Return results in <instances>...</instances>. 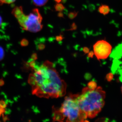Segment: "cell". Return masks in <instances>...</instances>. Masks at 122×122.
<instances>
[{
    "label": "cell",
    "mask_w": 122,
    "mask_h": 122,
    "mask_svg": "<svg viewBox=\"0 0 122 122\" xmlns=\"http://www.w3.org/2000/svg\"><path fill=\"white\" fill-rule=\"evenodd\" d=\"M121 90H122V87H121Z\"/></svg>",
    "instance_id": "obj_31"
},
{
    "label": "cell",
    "mask_w": 122,
    "mask_h": 122,
    "mask_svg": "<svg viewBox=\"0 0 122 122\" xmlns=\"http://www.w3.org/2000/svg\"><path fill=\"white\" fill-rule=\"evenodd\" d=\"M91 77L92 76L90 74L87 73L85 75V78L86 80H90Z\"/></svg>",
    "instance_id": "obj_22"
},
{
    "label": "cell",
    "mask_w": 122,
    "mask_h": 122,
    "mask_svg": "<svg viewBox=\"0 0 122 122\" xmlns=\"http://www.w3.org/2000/svg\"><path fill=\"white\" fill-rule=\"evenodd\" d=\"M94 52L93 51H91L90 52H89L88 53V55H87V57L89 58H92L93 57L94 55Z\"/></svg>",
    "instance_id": "obj_23"
},
{
    "label": "cell",
    "mask_w": 122,
    "mask_h": 122,
    "mask_svg": "<svg viewBox=\"0 0 122 122\" xmlns=\"http://www.w3.org/2000/svg\"><path fill=\"white\" fill-rule=\"evenodd\" d=\"M55 9L56 11L62 12L63 10L65 9V7L63 6L61 4H57L54 5Z\"/></svg>",
    "instance_id": "obj_11"
},
{
    "label": "cell",
    "mask_w": 122,
    "mask_h": 122,
    "mask_svg": "<svg viewBox=\"0 0 122 122\" xmlns=\"http://www.w3.org/2000/svg\"><path fill=\"white\" fill-rule=\"evenodd\" d=\"M31 58L34 61H35L37 59V54L36 53H33L31 55Z\"/></svg>",
    "instance_id": "obj_20"
},
{
    "label": "cell",
    "mask_w": 122,
    "mask_h": 122,
    "mask_svg": "<svg viewBox=\"0 0 122 122\" xmlns=\"http://www.w3.org/2000/svg\"><path fill=\"white\" fill-rule=\"evenodd\" d=\"M7 107L6 103L3 100H0V108L5 109Z\"/></svg>",
    "instance_id": "obj_16"
},
{
    "label": "cell",
    "mask_w": 122,
    "mask_h": 122,
    "mask_svg": "<svg viewBox=\"0 0 122 122\" xmlns=\"http://www.w3.org/2000/svg\"><path fill=\"white\" fill-rule=\"evenodd\" d=\"M111 57L115 60H117L122 57V44L119 45L114 50Z\"/></svg>",
    "instance_id": "obj_6"
},
{
    "label": "cell",
    "mask_w": 122,
    "mask_h": 122,
    "mask_svg": "<svg viewBox=\"0 0 122 122\" xmlns=\"http://www.w3.org/2000/svg\"><path fill=\"white\" fill-rule=\"evenodd\" d=\"M65 37H63V35L60 34L59 36H57L55 37V39H56V41H57L58 42H61L62 41V40Z\"/></svg>",
    "instance_id": "obj_19"
},
{
    "label": "cell",
    "mask_w": 122,
    "mask_h": 122,
    "mask_svg": "<svg viewBox=\"0 0 122 122\" xmlns=\"http://www.w3.org/2000/svg\"><path fill=\"white\" fill-rule=\"evenodd\" d=\"M78 12L74 11V12H71L68 14V17L70 20H73L77 16L78 14Z\"/></svg>",
    "instance_id": "obj_12"
},
{
    "label": "cell",
    "mask_w": 122,
    "mask_h": 122,
    "mask_svg": "<svg viewBox=\"0 0 122 122\" xmlns=\"http://www.w3.org/2000/svg\"><path fill=\"white\" fill-rule=\"evenodd\" d=\"M34 82L32 93L38 97L57 98L66 94L67 85L62 79L54 64L48 61L32 69Z\"/></svg>",
    "instance_id": "obj_1"
},
{
    "label": "cell",
    "mask_w": 122,
    "mask_h": 122,
    "mask_svg": "<svg viewBox=\"0 0 122 122\" xmlns=\"http://www.w3.org/2000/svg\"><path fill=\"white\" fill-rule=\"evenodd\" d=\"M2 118H3V121L5 122H6L7 120H9V118L8 116H4V114H2Z\"/></svg>",
    "instance_id": "obj_24"
},
{
    "label": "cell",
    "mask_w": 122,
    "mask_h": 122,
    "mask_svg": "<svg viewBox=\"0 0 122 122\" xmlns=\"http://www.w3.org/2000/svg\"><path fill=\"white\" fill-rule=\"evenodd\" d=\"M12 13L22 30L36 33L41 30L43 28V25L41 24L42 18L38 9H33L32 13L26 15L23 12L22 7H16L13 10Z\"/></svg>",
    "instance_id": "obj_4"
},
{
    "label": "cell",
    "mask_w": 122,
    "mask_h": 122,
    "mask_svg": "<svg viewBox=\"0 0 122 122\" xmlns=\"http://www.w3.org/2000/svg\"><path fill=\"white\" fill-rule=\"evenodd\" d=\"M106 93L100 86L92 90L84 87L81 94H76V99L82 111L87 117L93 118L105 105Z\"/></svg>",
    "instance_id": "obj_2"
},
{
    "label": "cell",
    "mask_w": 122,
    "mask_h": 122,
    "mask_svg": "<svg viewBox=\"0 0 122 122\" xmlns=\"http://www.w3.org/2000/svg\"><path fill=\"white\" fill-rule=\"evenodd\" d=\"M87 87L89 89L93 90H95L97 87V85L96 82L91 81L87 83Z\"/></svg>",
    "instance_id": "obj_10"
},
{
    "label": "cell",
    "mask_w": 122,
    "mask_h": 122,
    "mask_svg": "<svg viewBox=\"0 0 122 122\" xmlns=\"http://www.w3.org/2000/svg\"><path fill=\"white\" fill-rule=\"evenodd\" d=\"M28 41L25 39H22L20 42L21 45L22 46H27L29 45Z\"/></svg>",
    "instance_id": "obj_15"
},
{
    "label": "cell",
    "mask_w": 122,
    "mask_h": 122,
    "mask_svg": "<svg viewBox=\"0 0 122 122\" xmlns=\"http://www.w3.org/2000/svg\"><path fill=\"white\" fill-rule=\"evenodd\" d=\"M33 4L36 6L41 7L46 4L48 0H32Z\"/></svg>",
    "instance_id": "obj_9"
},
{
    "label": "cell",
    "mask_w": 122,
    "mask_h": 122,
    "mask_svg": "<svg viewBox=\"0 0 122 122\" xmlns=\"http://www.w3.org/2000/svg\"><path fill=\"white\" fill-rule=\"evenodd\" d=\"M67 0H61L62 2V3H63V4H65L66 2V1H67Z\"/></svg>",
    "instance_id": "obj_30"
},
{
    "label": "cell",
    "mask_w": 122,
    "mask_h": 122,
    "mask_svg": "<svg viewBox=\"0 0 122 122\" xmlns=\"http://www.w3.org/2000/svg\"></svg>",
    "instance_id": "obj_32"
},
{
    "label": "cell",
    "mask_w": 122,
    "mask_h": 122,
    "mask_svg": "<svg viewBox=\"0 0 122 122\" xmlns=\"http://www.w3.org/2000/svg\"><path fill=\"white\" fill-rule=\"evenodd\" d=\"M57 16L59 18H64V15L62 12H59L57 14Z\"/></svg>",
    "instance_id": "obj_25"
},
{
    "label": "cell",
    "mask_w": 122,
    "mask_h": 122,
    "mask_svg": "<svg viewBox=\"0 0 122 122\" xmlns=\"http://www.w3.org/2000/svg\"><path fill=\"white\" fill-rule=\"evenodd\" d=\"M38 41V44L37 45V48L38 50L41 51L44 50L45 48L46 45L45 43V42L46 39L45 38H41L39 39Z\"/></svg>",
    "instance_id": "obj_7"
},
{
    "label": "cell",
    "mask_w": 122,
    "mask_h": 122,
    "mask_svg": "<svg viewBox=\"0 0 122 122\" xmlns=\"http://www.w3.org/2000/svg\"><path fill=\"white\" fill-rule=\"evenodd\" d=\"M82 51L85 54L88 53L89 52V49L87 47H84L82 49Z\"/></svg>",
    "instance_id": "obj_21"
},
{
    "label": "cell",
    "mask_w": 122,
    "mask_h": 122,
    "mask_svg": "<svg viewBox=\"0 0 122 122\" xmlns=\"http://www.w3.org/2000/svg\"><path fill=\"white\" fill-rule=\"evenodd\" d=\"M4 84L5 82L4 80L2 79H0V87H1V86H4Z\"/></svg>",
    "instance_id": "obj_27"
},
{
    "label": "cell",
    "mask_w": 122,
    "mask_h": 122,
    "mask_svg": "<svg viewBox=\"0 0 122 122\" xmlns=\"http://www.w3.org/2000/svg\"><path fill=\"white\" fill-rule=\"evenodd\" d=\"M5 112V110L3 108H0V117L2 114H4Z\"/></svg>",
    "instance_id": "obj_26"
},
{
    "label": "cell",
    "mask_w": 122,
    "mask_h": 122,
    "mask_svg": "<svg viewBox=\"0 0 122 122\" xmlns=\"http://www.w3.org/2000/svg\"><path fill=\"white\" fill-rule=\"evenodd\" d=\"M16 0H0V5L4 4H10L15 2Z\"/></svg>",
    "instance_id": "obj_13"
},
{
    "label": "cell",
    "mask_w": 122,
    "mask_h": 122,
    "mask_svg": "<svg viewBox=\"0 0 122 122\" xmlns=\"http://www.w3.org/2000/svg\"><path fill=\"white\" fill-rule=\"evenodd\" d=\"M2 24V19L1 17L0 16V28Z\"/></svg>",
    "instance_id": "obj_28"
},
{
    "label": "cell",
    "mask_w": 122,
    "mask_h": 122,
    "mask_svg": "<svg viewBox=\"0 0 122 122\" xmlns=\"http://www.w3.org/2000/svg\"><path fill=\"white\" fill-rule=\"evenodd\" d=\"M98 11L100 13L104 15L108 14L110 11L109 6L105 5H102L99 7Z\"/></svg>",
    "instance_id": "obj_8"
},
{
    "label": "cell",
    "mask_w": 122,
    "mask_h": 122,
    "mask_svg": "<svg viewBox=\"0 0 122 122\" xmlns=\"http://www.w3.org/2000/svg\"><path fill=\"white\" fill-rule=\"evenodd\" d=\"M77 25L75 22L72 23L71 25V28L69 29H68V30H75L77 29Z\"/></svg>",
    "instance_id": "obj_18"
},
{
    "label": "cell",
    "mask_w": 122,
    "mask_h": 122,
    "mask_svg": "<svg viewBox=\"0 0 122 122\" xmlns=\"http://www.w3.org/2000/svg\"><path fill=\"white\" fill-rule=\"evenodd\" d=\"M5 56V52L3 48L0 46V61L4 59Z\"/></svg>",
    "instance_id": "obj_14"
},
{
    "label": "cell",
    "mask_w": 122,
    "mask_h": 122,
    "mask_svg": "<svg viewBox=\"0 0 122 122\" xmlns=\"http://www.w3.org/2000/svg\"><path fill=\"white\" fill-rule=\"evenodd\" d=\"M54 1L57 3H59L61 2V0H54Z\"/></svg>",
    "instance_id": "obj_29"
},
{
    "label": "cell",
    "mask_w": 122,
    "mask_h": 122,
    "mask_svg": "<svg viewBox=\"0 0 122 122\" xmlns=\"http://www.w3.org/2000/svg\"><path fill=\"white\" fill-rule=\"evenodd\" d=\"M53 120L56 122H84L87 117L80 109L76 94L66 96L59 109H54Z\"/></svg>",
    "instance_id": "obj_3"
},
{
    "label": "cell",
    "mask_w": 122,
    "mask_h": 122,
    "mask_svg": "<svg viewBox=\"0 0 122 122\" xmlns=\"http://www.w3.org/2000/svg\"><path fill=\"white\" fill-rule=\"evenodd\" d=\"M94 54L98 60L106 59L111 52L110 44L104 40L97 41L93 46Z\"/></svg>",
    "instance_id": "obj_5"
},
{
    "label": "cell",
    "mask_w": 122,
    "mask_h": 122,
    "mask_svg": "<svg viewBox=\"0 0 122 122\" xmlns=\"http://www.w3.org/2000/svg\"><path fill=\"white\" fill-rule=\"evenodd\" d=\"M106 78L107 81H110L113 78V74L112 73L108 74L106 76Z\"/></svg>",
    "instance_id": "obj_17"
}]
</instances>
